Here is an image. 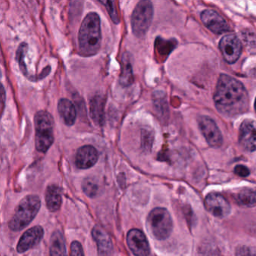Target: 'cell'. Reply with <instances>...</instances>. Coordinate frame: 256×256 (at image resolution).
<instances>
[{"label": "cell", "instance_id": "1", "mask_svg": "<svg viewBox=\"0 0 256 256\" xmlns=\"http://www.w3.org/2000/svg\"><path fill=\"white\" fill-rule=\"evenodd\" d=\"M214 98L218 112L227 118H236L248 110L246 89L239 80L227 74L220 76Z\"/></svg>", "mask_w": 256, "mask_h": 256}, {"label": "cell", "instance_id": "2", "mask_svg": "<svg viewBox=\"0 0 256 256\" xmlns=\"http://www.w3.org/2000/svg\"><path fill=\"white\" fill-rule=\"evenodd\" d=\"M79 50L84 56H92L98 54L102 46L101 20L96 13L88 14L78 35Z\"/></svg>", "mask_w": 256, "mask_h": 256}, {"label": "cell", "instance_id": "3", "mask_svg": "<svg viewBox=\"0 0 256 256\" xmlns=\"http://www.w3.org/2000/svg\"><path fill=\"white\" fill-rule=\"evenodd\" d=\"M41 208V200L36 196H28L19 204L10 222L13 232H20L28 227L36 216Z\"/></svg>", "mask_w": 256, "mask_h": 256}, {"label": "cell", "instance_id": "4", "mask_svg": "<svg viewBox=\"0 0 256 256\" xmlns=\"http://www.w3.org/2000/svg\"><path fill=\"white\" fill-rule=\"evenodd\" d=\"M36 146L37 150L46 152L54 142V121L50 114L41 110L35 116Z\"/></svg>", "mask_w": 256, "mask_h": 256}, {"label": "cell", "instance_id": "5", "mask_svg": "<svg viewBox=\"0 0 256 256\" xmlns=\"http://www.w3.org/2000/svg\"><path fill=\"white\" fill-rule=\"evenodd\" d=\"M148 226L154 238L164 240L172 234L173 220L167 210L156 208L148 216Z\"/></svg>", "mask_w": 256, "mask_h": 256}, {"label": "cell", "instance_id": "6", "mask_svg": "<svg viewBox=\"0 0 256 256\" xmlns=\"http://www.w3.org/2000/svg\"><path fill=\"white\" fill-rule=\"evenodd\" d=\"M154 13L150 1L143 0L138 2L132 16V28L136 36L142 38L146 35L152 24Z\"/></svg>", "mask_w": 256, "mask_h": 256}, {"label": "cell", "instance_id": "7", "mask_svg": "<svg viewBox=\"0 0 256 256\" xmlns=\"http://www.w3.org/2000/svg\"><path fill=\"white\" fill-rule=\"evenodd\" d=\"M220 49L224 60L228 64H234L240 58L242 52V43L236 36H226L220 41Z\"/></svg>", "mask_w": 256, "mask_h": 256}, {"label": "cell", "instance_id": "8", "mask_svg": "<svg viewBox=\"0 0 256 256\" xmlns=\"http://www.w3.org/2000/svg\"><path fill=\"white\" fill-rule=\"evenodd\" d=\"M198 124L202 134L204 136L210 146L217 148L222 145V134L214 120L209 116H200Z\"/></svg>", "mask_w": 256, "mask_h": 256}, {"label": "cell", "instance_id": "9", "mask_svg": "<svg viewBox=\"0 0 256 256\" xmlns=\"http://www.w3.org/2000/svg\"><path fill=\"white\" fill-rule=\"evenodd\" d=\"M239 142L246 151H256V121L246 120L240 127Z\"/></svg>", "mask_w": 256, "mask_h": 256}, {"label": "cell", "instance_id": "10", "mask_svg": "<svg viewBox=\"0 0 256 256\" xmlns=\"http://www.w3.org/2000/svg\"><path fill=\"white\" fill-rule=\"evenodd\" d=\"M200 18L205 26L216 35H222L230 31L226 20L216 12L205 10L202 12Z\"/></svg>", "mask_w": 256, "mask_h": 256}, {"label": "cell", "instance_id": "11", "mask_svg": "<svg viewBox=\"0 0 256 256\" xmlns=\"http://www.w3.org/2000/svg\"><path fill=\"white\" fill-rule=\"evenodd\" d=\"M127 242L136 256H149L150 253L149 242L143 232L132 229L127 235Z\"/></svg>", "mask_w": 256, "mask_h": 256}, {"label": "cell", "instance_id": "12", "mask_svg": "<svg viewBox=\"0 0 256 256\" xmlns=\"http://www.w3.org/2000/svg\"><path fill=\"white\" fill-rule=\"evenodd\" d=\"M205 206L208 212L216 218H224L230 214V204L222 196L210 194L206 198Z\"/></svg>", "mask_w": 256, "mask_h": 256}, {"label": "cell", "instance_id": "13", "mask_svg": "<svg viewBox=\"0 0 256 256\" xmlns=\"http://www.w3.org/2000/svg\"><path fill=\"white\" fill-rule=\"evenodd\" d=\"M44 236V230L41 226L32 228L25 232L24 234L20 238L18 245V252L19 253H24L28 250L38 245Z\"/></svg>", "mask_w": 256, "mask_h": 256}, {"label": "cell", "instance_id": "14", "mask_svg": "<svg viewBox=\"0 0 256 256\" xmlns=\"http://www.w3.org/2000/svg\"><path fill=\"white\" fill-rule=\"evenodd\" d=\"M98 160V152L94 146H82L76 154V166L80 169H89L96 164Z\"/></svg>", "mask_w": 256, "mask_h": 256}, {"label": "cell", "instance_id": "15", "mask_svg": "<svg viewBox=\"0 0 256 256\" xmlns=\"http://www.w3.org/2000/svg\"><path fill=\"white\" fill-rule=\"evenodd\" d=\"M92 236L97 242L100 256H110L113 251V244L108 234L100 228L96 227L92 230Z\"/></svg>", "mask_w": 256, "mask_h": 256}, {"label": "cell", "instance_id": "16", "mask_svg": "<svg viewBox=\"0 0 256 256\" xmlns=\"http://www.w3.org/2000/svg\"><path fill=\"white\" fill-rule=\"evenodd\" d=\"M106 98L103 96H95L90 103V114L92 120L96 125L103 126L104 122V106Z\"/></svg>", "mask_w": 256, "mask_h": 256}, {"label": "cell", "instance_id": "17", "mask_svg": "<svg viewBox=\"0 0 256 256\" xmlns=\"http://www.w3.org/2000/svg\"><path fill=\"white\" fill-rule=\"evenodd\" d=\"M58 112L67 126H72L74 125L77 119V110L76 106L70 100L66 98L60 100Z\"/></svg>", "mask_w": 256, "mask_h": 256}, {"label": "cell", "instance_id": "18", "mask_svg": "<svg viewBox=\"0 0 256 256\" xmlns=\"http://www.w3.org/2000/svg\"><path fill=\"white\" fill-rule=\"evenodd\" d=\"M46 204L50 212H56L62 205L61 190L58 186H50L46 192Z\"/></svg>", "mask_w": 256, "mask_h": 256}, {"label": "cell", "instance_id": "19", "mask_svg": "<svg viewBox=\"0 0 256 256\" xmlns=\"http://www.w3.org/2000/svg\"><path fill=\"white\" fill-rule=\"evenodd\" d=\"M50 256H67L66 246L64 235L60 232H56L50 239Z\"/></svg>", "mask_w": 256, "mask_h": 256}, {"label": "cell", "instance_id": "20", "mask_svg": "<svg viewBox=\"0 0 256 256\" xmlns=\"http://www.w3.org/2000/svg\"><path fill=\"white\" fill-rule=\"evenodd\" d=\"M120 83L124 88H128L134 83L132 66L126 54H125L122 60V72L120 78Z\"/></svg>", "mask_w": 256, "mask_h": 256}, {"label": "cell", "instance_id": "21", "mask_svg": "<svg viewBox=\"0 0 256 256\" xmlns=\"http://www.w3.org/2000/svg\"><path fill=\"white\" fill-rule=\"evenodd\" d=\"M236 203L244 208L256 206V188H247L238 193L236 196Z\"/></svg>", "mask_w": 256, "mask_h": 256}, {"label": "cell", "instance_id": "22", "mask_svg": "<svg viewBox=\"0 0 256 256\" xmlns=\"http://www.w3.org/2000/svg\"><path fill=\"white\" fill-rule=\"evenodd\" d=\"M156 52H157L160 56H166L168 55L172 52V49L174 48L173 46V43L168 41H164L161 38H158L156 40Z\"/></svg>", "mask_w": 256, "mask_h": 256}, {"label": "cell", "instance_id": "23", "mask_svg": "<svg viewBox=\"0 0 256 256\" xmlns=\"http://www.w3.org/2000/svg\"><path fill=\"white\" fill-rule=\"evenodd\" d=\"M83 190L84 192L88 194V196L94 198L98 194L100 186H98L96 182L92 180V179H86L84 181Z\"/></svg>", "mask_w": 256, "mask_h": 256}, {"label": "cell", "instance_id": "24", "mask_svg": "<svg viewBox=\"0 0 256 256\" xmlns=\"http://www.w3.org/2000/svg\"><path fill=\"white\" fill-rule=\"evenodd\" d=\"M28 48V44L24 43L20 46L18 50V61L20 70H22L23 74L26 76H28V70L26 68V64H25L24 58Z\"/></svg>", "mask_w": 256, "mask_h": 256}, {"label": "cell", "instance_id": "25", "mask_svg": "<svg viewBox=\"0 0 256 256\" xmlns=\"http://www.w3.org/2000/svg\"><path fill=\"white\" fill-rule=\"evenodd\" d=\"M100 2L106 6V8H107L108 12L114 23L118 24L120 23V18L118 11H116V6H115L114 2H112V1H106V2L100 1Z\"/></svg>", "mask_w": 256, "mask_h": 256}, {"label": "cell", "instance_id": "26", "mask_svg": "<svg viewBox=\"0 0 256 256\" xmlns=\"http://www.w3.org/2000/svg\"><path fill=\"white\" fill-rule=\"evenodd\" d=\"M236 256H256V250L251 247L242 246L236 248Z\"/></svg>", "mask_w": 256, "mask_h": 256}, {"label": "cell", "instance_id": "27", "mask_svg": "<svg viewBox=\"0 0 256 256\" xmlns=\"http://www.w3.org/2000/svg\"><path fill=\"white\" fill-rule=\"evenodd\" d=\"M71 256H84L82 244L77 241L72 242L71 246Z\"/></svg>", "mask_w": 256, "mask_h": 256}, {"label": "cell", "instance_id": "28", "mask_svg": "<svg viewBox=\"0 0 256 256\" xmlns=\"http://www.w3.org/2000/svg\"><path fill=\"white\" fill-rule=\"evenodd\" d=\"M142 138H143L142 140H143V145H144V148L150 149L152 142H154V136L149 132H144V133H142Z\"/></svg>", "mask_w": 256, "mask_h": 256}, {"label": "cell", "instance_id": "29", "mask_svg": "<svg viewBox=\"0 0 256 256\" xmlns=\"http://www.w3.org/2000/svg\"><path fill=\"white\" fill-rule=\"evenodd\" d=\"M235 174L241 178H246L250 176V172L246 166H238L234 169Z\"/></svg>", "mask_w": 256, "mask_h": 256}, {"label": "cell", "instance_id": "30", "mask_svg": "<svg viewBox=\"0 0 256 256\" xmlns=\"http://www.w3.org/2000/svg\"><path fill=\"white\" fill-rule=\"evenodd\" d=\"M1 94H2V114H4V104H5L6 98V92L4 86L2 85V90H1Z\"/></svg>", "mask_w": 256, "mask_h": 256}, {"label": "cell", "instance_id": "31", "mask_svg": "<svg viewBox=\"0 0 256 256\" xmlns=\"http://www.w3.org/2000/svg\"><path fill=\"white\" fill-rule=\"evenodd\" d=\"M254 110H256V101H254Z\"/></svg>", "mask_w": 256, "mask_h": 256}]
</instances>
